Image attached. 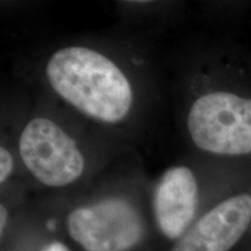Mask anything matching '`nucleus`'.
Here are the masks:
<instances>
[{
    "instance_id": "423d86ee",
    "label": "nucleus",
    "mask_w": 251,
    "mask_h": 251,
    "mask_svg": "<svg viewBox=\"0 0 251 251\" xmlns=\"http://www.w3.org/2000/svg\"><path fill=\"white\" fill-rule=\"evenodd\" d=\"M156 226L168 240L178 241L193 225L199 205V185L193 171L174 165L163 172L152 192Z\"/></svg>"
},
{
    "instance_id": "39448f33",
    "label": "nucleus",
    "mask_w": 251,
    "mask_h": 251,
    "mask_svg": "<svg viewBox=\"0 0 251 251\" xmlns=\"http://www.w3.org/2000/svg\"><path fill=\"white\" fill-rule=\"evenodd\" d=\"M251 225V196L227 198L206 212L171 251H229Z\"/></svg>"
},
{
    "instance_id": "6e6552de",
    "label": "nucleus",
    "mask_w": 251,
    "mask_h": 251,
    "mask_svg": "<svg viewBox=\"0 0 251 251\" xmlns=\"http://www.w3.org/2000/svg\"><path fill=\"white\" fill-rule=\"evenodd\" d=\"M7 221H8L7 208L4 206V203H1V206H0V231H1V236L2 234H4L6 226H7Z\"/></svg>"
},
{
    "instance_id": "20e7f679",
    "label": "nucleus",
    "mask_w": 251,
    "mask_h": 251,
    "mask_svg": "<svg viewBox=\"0 0 251 251\" xmlns=\"http://www.w3.org/2000/svg\"><path fill=\"white\" fill-rule=\"evenodd\" d=\"M67 230L84 251H131L143 241L146 225L130 199L109 196L72 209Z\"/></svg>"
},
{
    "instance_id": "7ed1b4c3",
    "label": "nucleus",
    "mask_w": 251,
    "mask_h": 251,
    "mask_svg": "<svg viewBox=\"0 0 251 251\" xmlns=\"http://www.w3.org/2000/svg\"><path fill=\"white\" fill-rule=\"evenodd\" d=\"M19 155L31 177L47 187H67L86 170V158L77 141L48 117L31 118L25 125Z\"/></svg>"
},
{
    "instance_id": "f03ea898",
    "label": "nucleus",
    "mask_w": 251,
    "mask_h": 251,
    "mask_svg": "<svg viewBox=\"0 0 251 251\" xmlns=\"http://www.w3.org/2000/svg\"><path fill=\"white\" fill-rule=\"evenodd\" d=\"M186 129L198 149L220 156L251 153V98L212 91L192 102Z\"/></svg>"
},
{
    "instance_id": "f257e3e1",
    "label": "nucleus",
    "mask_w": 251,
    "mask_h": 251,
    "mask_svg": "<svg viewBox=\"0 0 251 251\" xmlns=\"http://www.w3.org/2000/svg\"><path fill=\"white\" fill-rule=\"evenodd\" d=\"M45 77L50 89L77 113L101 125H119L130 117L135 89L114 59L81 45L62 47L49 56Z\"/></svg>"
},
{
    "instance_id": "0eeeda50",
    "label": "nucleus",
    "mask_w": 251,
    "mask_h": 251,
    "mask_svg": "<svg viewBox=\"0 0 251 251\" xmlns=\"http://www.w3.org/2000/svg\"><path fill=\"white\" fill-rule=\"evenodd\" d=\"M14 158L7 147H0V184L4 185L13 174Z\"/></svg>"
},
{
    "instance_id": "1a4fd4ad",
    "label": "nucleus",
    "mask_w": 251,
    "mask_h": 251,
    "mask_svg": "<svg viewBox=\"0 0 251 251\" xmlns=\"http://www.w3.org/2000/svg\"><path fill=\"white\" fill-rule=\"evenodd\" d=\"M43 251H69V249L61 243H52L47 247Z\"/></svg>"
}]
</instances>
